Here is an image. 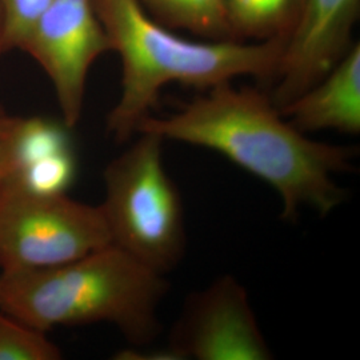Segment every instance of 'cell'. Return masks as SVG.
Listing matches in <instances>:
<instances>
[{"label": "cell", "instance_id": "obj_1", "mask_svg": "<svg viewBox=\"0 0 360 360\" xmlns=\"http://www.w3.org/2000/svg\"><path fill=\"white\" fill-rule=\"evenodd\" d=\"M142 131L223 155L275 190L284 220L302 208L326 217L347 198L334 178L351 168L355 148L312 141L257 89L221 83L172 115L146 117Z\"/></svg>", "mask_w": 360, "mask_h": 360}, {"label": "cell", "instance_id": "obj_2", "mask_svg": "<svg viewBox=\"0 0 360 360\" xmlns=\"http://www.w3.org/2000/svg\"><path fill=\"white\" fill-rule=\"evenodd\" d=\"M92 3L111 51L117 52L122 62L120 96L107 117V131L116 143L138 134L169 83L208 90L235 77L275 79L285 47L284 38L257 43L188 40L156 22L139 0Z\"/></svg>", "mask_w": 360, "mask_h": 360}, {"label": "cell", "instance_id": "obj_3", "mask_svg": "<svg viewBox=\"0 0 360 360\" xmlns=\"http://www.w3.org/2000/svg\"><path fill=\"white\" fill-rule=\"evenodd\" d=\"M167 292L166 275L110 245L60 266L1 274L0 311L41 333L110 323L142 347L160 333Z\"/></svg>", "mask_w": 360, "mask_h": 360}, {"label": "cell", "instance_id": "obj_4", "mask_svg": "<svg viewBox=\"0 0 360 360\" xmlns=\"http://www.w3.org/2000/svg\"><path fill=\"white\" fill-rule=\"evenodd\" d=\"M139 138L104 169L101 205L112 245L162 275L175 270L187 250L184 206L163 162L165 139Z\"/></svg>", "mask_w": 360, "mask_h": 360}, {"label": "cell", "instance_id": "obj_5", "mask_svg": "<svg viewBox=\"0 0 360 360\" xmlns=\"http://www.w3.org/2000/svg\"><path fill=\"white\" fill-rule=\"evenodd\" d=\"M112 245L101 206L0 187L1 274L60 266Z\"/></svg>", "mask_w": 360, "mask_h": 360}, {"label": "cell", "instance_id": "obj_6", "mask_svg": "<svg viewBox=\"0 0 360 360\" xmlns=\"http://www.w3.org/2000/svg\"><path fill=\"white\" fill-rule=\"evenodd\" d=\"M18 50L34 58L50 77L62 120L74 129L83 111L91 67L111 51L92 0H52Z\"/></svg>", "mask_w": 360, "mask_h": 360}, {"label": "cell", "instance_id": "obj_7", "mask_svg": "<svg viewBox=\"0 0 360 360\" xmlns=\"http://www.w3.org/2000/svg\"><path fill=\"white\" fill-rule=\"evenodd\" d=\"M166 348L175 360L274 358L247 290L231 275L186 299Z\"/></svg>", "mask_w": 360, "mask_h": 360}, {"label": "cell", "instance_id": "obj_8", "mask_svg": "<svg viewBox=\"0 0 360 360\" xmlns=\"http://www.w3.org/2000/svg\"><path fill=\"white\" fill-rule=\"evenodd\" d=\"M360 0H303L270 96L278 110L322 80L351 49Z\"/></svg>", "mask_w": 360, "mask_h": 360}, {"label": "cell", "instance_id": "obj_9", "mask_svg": "<svg viewBox=\"0 0 360 360\" xmlns=\"http://www.w3.org/2000/svg\"><path fill=\"white\" fill-rule=\"evenodd\" d=\"M281 114L300 132H360V44H352L338 65Z\"/></svg>", "mask_w": 360, "mask_h": 360}, {"label": "cell", "instance_id": "obj_10", "mask_svg": "<svg viewBox=\"0 0 360 360\" xmlns=\"http://www.w3.org/2000/svg\"><path fill=\"white\" fill-rule=\"evenodd\" d=\"M156 22L168 28L187 30L210 40L233 38L227 0H139Z\"/></svg>", "mask_w": 360, "mask_h": 360}, {"label": "cell", "instance_id": "obj_11", "mask_svg": "<svg viewBox=\"0 0 360 360\" xmlns=\"http://www.w3.org/2000/svg\"><path fill=\"white\" fill-rule=\"evenodd\" d=\"M303 0H227L235 39L288 38L302 11Z\"/></svg>", "mask_w": 360, "mask_h": 360}, {"label": "cell", "instance_id": "obj_12", "mask_svg": "<svg viewBox=\"0 0 360 360\" xmlns=\"http://www.w3.org/2000/svg\"><path fill=\"white\" fill-rule=\"evenodd\" d=\"M62 351L37 328L0 311V360H58Z\"/></svg>", "mask_w": 360, "mask_h": 360}, {"label": "cell", "instance_id": "obj_13", "mask_svg": "<svg viewBox=\"0 0 360 360\" xmlns=\"http://www.w3.org/2000/svg\"><path fill=\"white\" fill-rule=\"evenodd\" d=\"M52 0H0L4 51L19 49L28 30Z\"/></svg>", "mask_w": 360, "mask_h": 360}, {"label": "cell", "instance_id": "obj_14", "mask_svg": "<svg viewBox=\"0 0 360 360\" xmlns=\"http://www.w3.org/2000/svg\"><path fill=\"white\" fill-rule=\"evenodd\" d=\"M13 122V116H10L4 123L0 124V186L7 178L10 169V142L8 132Z\"/></svg>", "mask_w": 360, "mask_h": 360}, {"label": "cell", "instance_id": "obj_15", "mask_svg": "<svg viewBox=\"0 0 360 360\" xmlns=\"http://www.w3.org/2000/svg\"><path fill=\"white\" fill-rule=\"evenodd\" d=\"M3 53H6V51H4V43H3V13L0 8V56Z\"/></svg>", "mask_w": 360, "mask_h": 360}, {"label": "cell", "instance_id": "obj_16", "mask_svg": "<svg viewBox=\"0 0 360 360\" xmlns=\"http://www.w3.org/2000/svg\"><path fill=\"white\" fill-rule=\"evenodd\" d=\"M8 117H10V116L6 114V111H4V110H3V107L0 105V124H1V123H4Z\"/></svg>", "mask_w": 360, "mask_h": 360}]
</instances>
